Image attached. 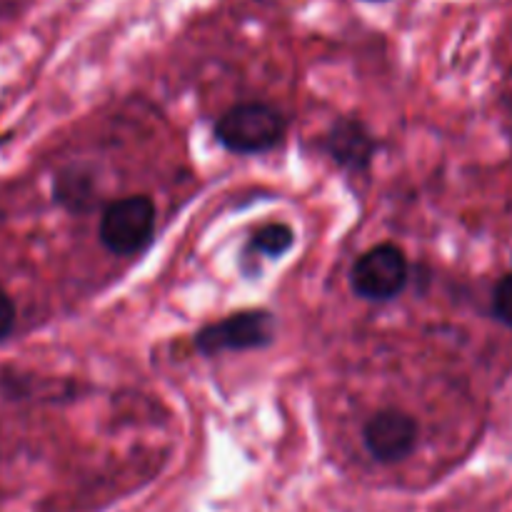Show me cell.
I'll return each instance as SVG.
<instances>
[{"label": "cell", "instance_id": "5", "mask_svg": "<svg viewBox=\"0 0 512 512\" xmlns=\"http://www.w3.org/2000/svg\"><path fill=\"white\" fill-rule=\"evenodd\" d=\"M418 440V425L408 413L383 410L365 425V448L378 463H398L408 458Z\"/></svg>", "mask_w": 512, "mask_h": 512}, {"label": "cell", "instance_id": "2", "mask_svg": "<svg viewBox=\"0 0 512 512\" xmlns=\"http://www.w3.org/2000/svg\"><path fill=\"white\" fill-rule=\"evenodd\" d=\"M155 205L145 195H130L110 205L100 218V240L115 255H135L150 243Z\"/></svg>", "mask_w": 512, "mask_h": 512}, {"label": "cell", "instance_id": "4", "mask_svg": "<svg viewBox=\"0 0 512 512\" xmlns=\"http://www.w3.org/2000/svg\"><path fill=\"white\" fill-rule=\"evenodd\" d=\"M273 335V315L265 310H245L200 330L195 335V345L203 355H218L225 350L263 348L273 343Z\"/></svg>", "mask_w": 512, "mask_h": 512}, {"label": "cell", "instance_id": "7", "mask_svg": "<svg viewBox=\"0 0 512 512\" xmlns=\"http://www.w3.org/2000/svg\"><path fill=\"white\" fill-rule=\"evenodd\" d=\"M290 245H293V230L283 223L265 225L253 238V250H258L263 255H273V258L283 255Z\"/></svg>", "mask_w": 512, "mask_h": 512}, {"label": "cell", "instance_id": "3", "mask_svg": "<svg viewBox=\"0 0 512 512\" xmlns=\"http://www.w3.org/2000/svg\"><path fill=\"white\" fill-rule=\"evenodd\" d=\"M353 290L365 300L385 303L398 298L408 285V260L395 245H375L355 260L350 270Z\"/></svg>", "mask_w": 512, "mask_h": 512}, {"label": "cell", "instance_id": "9", "mask_svg": "<svg viewBox=\"0 0 512 512\" xmlns=\"http://www.w3.org/2000/svg\"><path fill=\"white\" fill-rule=\"evenodd\" d=\"M15 328V305L10 295L0 288V343L13 333Z\"/></svg>", "mask_w": 512, "mask_h": 512}, {"label": "cell", "instance_id": "1", "mask_svg": "<svg viewBox=\"0 0 512 512\" xmlns=\"http://www.w3.org/2000/svg\"><path fill=\"white\" fill-rule=\"evenodd\" d=\"M285 135V118L263 103L230 108L215 125V138L230 153L255 155L275 148Z\"/></svg>", "mask_w": 512, "mask_h": 512}, {"label": "cell", "instance_id": "10", "mask_svg": "<svg viewBox=\"0 0 512 512\" xmlns=\"http://www.w3.org/2000/svg\"><path fill=\"white\" fill-rule=\"evenodd\" d=\"M368 3H383V0H368Z\"/></svg>", "mask_w": 512, "mask_h": 512}, {"label": "cell", "instance_id": "8", "mask_svg": "<svg viewBox=\"0 0 512 512\" xmlns=\"http://www.w3.org/2000/svg\"><path fill=\"white\" fill-rule=\"evenodd\" d=\"M493 315L503 325L512 328V273L505 275L493 293Z\"/></svg>", "mask_w": 512, "mask_h": 512}, {"label": "cell", "instance_id": "6", "mask_svg": "<svg viewBox=\"0 0 512 512\" xmlns=\"http://www.w3.org/2000/svg\"><path fill=\"white\" fill-rule=\"evenodd\" d=\"M325 150L338 165L348 170H363L375 153V140L360 120H340L325 138Z\"/></svg>", "mask_w": 512, "mask_h": 512}]
</instances>
